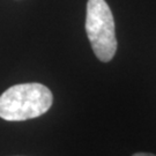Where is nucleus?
I'll return each mask as SVG.
<instances>
[{"mask_svg":"<svg viewBox=\"0 0 156 156\" xmlns=\"http://www.w3.org/2000/svg\"><path fill=\"white\" fill-rule=\"evenodd\" d=\"M53 95L42 83L15 84L0 96V118L22 122L37 118L52 106Z\"/></svg>","mask_w":156,"mask_h":156,"instance_id":"nucleus-1","label":"nucleus"},{"mask_svg":"<svg viewBox=\"0 0 156 156\" xmlns=\"http://www.w3.org/2000/svg\"><path fill=\"white\" fill-rule=\"evenodd\" d=\"M86 31L95 56L101 62H110L117 51L115 20L105 0H88Z\"/></svg>","mask_w":156,"mask_h":156,"instance_id":"nucleus-2","label":"nucleus"},{"mask_svg":"<svg viewBox=\"0 0 156 156\" xmlns=\"http://www.w3.org/2000/svg\"><path fill=\"white\" fill-rule=\"evenodd\" d=\"M133 156H156V155L149 154V153H136V154H134Z\"/></svg>","mask_w":156,"mask_h":156,"instance_id":"nucleus-3","label":"nucleus"}]
</instances>
